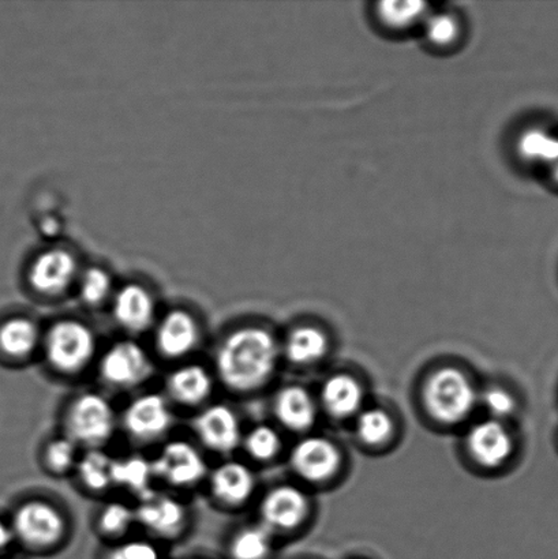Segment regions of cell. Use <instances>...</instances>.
I'll use <instances>...</instances> for the list:
<instances>
[{
  "label": "cell",
  "instance_id": "6da1fadb",
  "mask_svg": "<svg viewBox=\"0 0 558 559\" xmlns=\"http://www.w3.org/2000/svg\"><path fill=\"white\" fill-rule=\"evenodd\" d=\"M277 359V343L270 331L257 325L239 326L217 344L215 372L229 392L251 393L271 380Z\"/></svg>",
  "mask_w": 558,
  "mask_h": 559
},
{
  "label": "cell",
  "instance_id": "7a4b0ae2",
  "mask_svg": "<svg viewBox=\"0 0 558 559\" xmlns=\"http://www.w3.org/2000/svg\"><path fill=\"white\" fill-rule=\"evenodd\" d=\"M41 350L47 365L62 376H79L97 355V337L85 322L60 320L43 334Z\"/></svg>",
  "mask_w": 558,
  "mask_h": 559
},
{
  "label": "cell",
  "instance_id": "3957f363",
  "mask_svg": "<svg viewBox=\"0 0 558 559\" xmlns=\"http://www.w3.org/2000/svg\"><path fill=\"white\" fill-rule=\"evenodd\" d=\"M9 523L15 544L32 551L57 549L68 538L70 527L62 509L43 498L21 502Z\"/></svg>",
  "mask_w": 558,
  "mask_h": 559
},
{
  "label": "cell",
  "instance_id": "277c9868",
  "mask_svg": "<svg viewBox=\"0 0 558 559\" xmlns=\"http://www.w3.org/2000/svg\"><path fill=\"white\" fill-rule=\"evenodd\" d=\"M63 427L64 436L80 448L104 449L117 431L118 416L104 394L82 392L66 408Z\"/></svg>",
  "mask_w": 558,
  "mask_h": 559
},
{
  "label": "cell",
  "instance_id": "5b68a950",
  "mask_svg": "<svg viewBox=\"0 0 558 559\" xmlns=\"http://www.w3.org/2000/svg\"><path fill=\"white\" fill-rule=\"evenodd\" d=\"M424 402L431 418L456 425L467 418L477 403V392L466 374L458 369L437 370L424 389Z\"/></svg>",
  "mask_w": 558,
  "mask_h": 559
},
{
  "label": "cell",
  "instance_id": "8992f818",
  "mask_svg": "<svg viewBox=\"0 0 558 559\" xmlns=\"http://www.w3.org/2000/svg\"><path fill=\"white\" fill-rule=\"evenodd\" d=\"M98 377L114 391L129 392L144 385L155 372L150 353L135 340L115 342L98 359Z\"/></svg>",
  "mask_w": 558,
  "mask_h": 559
},
{
  "label": "cell",
  "instance_id": "52a82bcc",
  "mask_svg": "<svg viewBox=\"0 0 558 559\" xmlns=\"http://www.w3.org/2000/svg\"><path fill=\"white\" fill-rule=\"evenodd\" d=\"M151 462L155 480L174 490L194 489L210 475L200 449L185 440L164 443Z\"/></svg>",
  "mask_w": 558,
  "mask_h": 559
},
{
  "label": "cell",
  "instance_id": "ba28073f",
  "mask_svg": "<svg viewBox=\"0 0 558 559\" xmlns=\"http://www.w3.org/2000/svg\"><path fill=\"white\" fill-rule=\"evenodd\" d=\"M134 511L136 525L157 540H178L186 534L190 524L188 506L168 492H147L139 498Z\"/></svg>",
  "mask_w": 558,
  "mask_h": 559
},
{
  "label": "cell",
  "instance_id": "9c48e42d",
  "mask_svg": "<svg viewBox=\"0 0 558 559\" xmlns=\"http://www.w3.org/2000/svg\"><path fill=\"white\" fill-rule=\"evenodd\" d=\"M174 413L171 402L157 392L139 394L122 414V426L131 440L152 443L162 440L171 430Z\"/></svg>",
  "mask_w": 558,
  "mask_h": 559
},
{
  "label": "cell",
  "instance_id": "30bf717a",
  "mask_svg": "<svg viewBox=\"0 0 558 559\" xmlns=\"http://www.w3.org/2000/svg\"><path fill=\"white\" fill-rule=\"evenodd\" d=\"M193 429L202 447L221 456H229L242 445V425L237 413L223 403L206 405L195 416Z\"/></svg>",
  "mask_w": 558,
  "mask_h": 559
},
{
  "label": "cell",
  "instance_id": "8fae6325",
  "mask_svg": "<svg viewBox=\"0 0 558 559\" xmlns=\"http://www.w3.org/2000/svg\"><path fill=\"white\" fill-rule=\"evenodd\" d=\"M156 353L167 360H182L193 354L201 343V326L186 310H171L155 323Z\"/></svg>",
  "mask_w": 558,
  "mask_h": 559
},
{
  "label": "cell",
  "instance_id": "7c38bea8",
  "mask_svg": "<svg viewBox=\"0 0 558 559\" xmlns=\"http://www.w3.org/2000/svg\"><path fill=\"white\" fill-rule=\"evenodd\" d=\"M206 480L213 500L226 508L245 506L256 491L253 471L237 460H226L218 464L210 471Z\"/></svg>",
  "mask_w": 558,
  "mask_h": 559
},
{
  "label": "cell",
  "instance_id": "4fadbf2b",
  "mask_svg": "<svg viewBox=\"0 0 558 559\" xmlns=\"http://www.w3.org/2000/svg\"><path fill=\"white\" fill-rule=\"evenodd\" d=\"M309 502L302 490L278 486L268 491L260 506L261 524L271 533L297 528L308 514Z\"/></svg>",
  "mask_w": 558,
  "mask_h": 559
},
{
  "label": "cell",
  "instance_id": "5bb4252c",
  "mask_svg": "<svg viewBox=\"0 0 558 559\" xmlns=\"http://www.w3.org/2000/svg\"><path fill=\"white\" fill-rule=\"evenodd\" d=\"M114 321L129 334L150 331L156 323V301L150 290L139 284H128L112 298Z\"/></svg>",
  "mask_w": 558,
  "mask_h": 559
},
{
  "label": "cell",
  "instance_id": "9a60e30c",
  "mask_svg": "<svg viewBox=\"0 0 558 559\" xmlns=\"http://www.w3.org/2000/svg\"><path fill=\"white\" fill-rule=\"evenodd\" d=\"M289 462L300 478L324 481L337 473L342 456L339 449L327 438L309 437L294 447Z\"/></svg>",
  "mask_w": 558,
  "mask_h": 559
},
{
  "label": "cell",
  "instance_id": "2e32d148",
  "mask_svg": "<svg viewBox=\"0 0 558 559\" xmlns=\"http://www.w3.org/2000/svg\"><path fill=\"white\" fill-rule=\"evenodd\" d=\"M79 265L74 255L62 249L49 250L33 262L29 273L32 288L44 296L66 293L74 283Z\"/></svg>",
  "mask_w": 558,
  "mask_h": 559
},
{
  "label": "cell",
  "instance_id": "e0dca14e",
  "mask_svg": "<svg viewBox=\"0 0 558 559\" xmlns=\"http://www.w3.org/2000/svg\"><path fill=\"white\" fill-rule=\"evenodd\" d=\"M430 3L419 0H387L371 8L370 15L377 29L392 37H406L419 33Z\"/></svg>",
  "mask_w": 558,
  "mask_h": 559
},
{
  "label": "cell",
  "instance_id": "ac0fdd59",
  "mask_svg": "<svg viewBox=\"0 0 558 559\" xmlns=\"http://www.w3.org/2000/svg\"><path fill=\"white\" fill-rule=\"evenodd\" d=\"M215 380L206 367L185 364L169 372L166 381L167 399L180 407L195 408L211 399Z\"/></svg>",
  "mask_w": 558,
  "mask_h": 559
},
{
  "label": "cell",
  "instance_id": "d6986e66",
  "mask_svg": "<svg viewBox=\"0 0 558 559\" xmlns=\"http://www.w3.org/2000/svg\"><path fill=\"white\" fill-rule=\"evenodd\" d=\"M467 448L475 462L496 468L511 457L513 440L499 420H485L468 432Z\"/></svg>",
  "mask_w": 558,
  "mask_h": 559
},
{
  "label": "cell",
  "instance_id": "ffe728a7",
  "mask_svg": "<svg viewBox=\"0 0 558 559\" xmlns=\"http://www.w3.org/2000/svg\"><path fill=\"white\" fill-rule=\"evenodd\" d=\"M466 21L455 9H431L426 15L418 35L431 51L448 53L456 51L466 37Z\"/></svg>",
  "mask_w": 558,
  "mask_h": 559
},
{
  "label": "cell",
  "instance_id": "44dd1931",
  "mask_svg": "<svg viewBox=\"0 0 558 559\" xmlns=\"http://www.w3.org/2000/svg\"><path fill=\"white\" fill-rule=\"evenodd\" d=\"M513 153L524 167L549 174L558 166V135L544 126H527L513 140Z\"/></svg>",
  "mask_w": 558,
  "mask_h": 559
},
{
  "label": "cell",
  "instance_id": "7402d4cb",
  "mask_svg": "<svg viewBox=\"0 0 558 559\" xmlns=\"http://www.w3.org/2000/svg\"><path fill=\"white\" fill-rule=\"evenodd\" d=\"M40 328L31 318L16 316L0 323V358L14 364L29 360L41 348Z\"/></svg>",
  "mask_w": 558,
  "mask_h": 559
},
{
  "label": "cell",
  "instance_id": "603a6c76",
  "mask_svg": "<svg viewBox=\"0 0 558 559\" xmlns=\"http://www.w3.org/2000/svg\"><path fill=\"white\" fill-rule=\"evenodd\" d=\"M273 409H275L277 420L288 430L305 431L310 429L316 421L314 400L304 388H283L276 394Z\"/></svg>",
  "mask_w": 558,
  "mask_h": 559
},
{
  "label": "cell",
  "instance_id": "cb8c5ba5",
  "mask_svg": "<svg viewBox=\"0 0 558 559\" xmlns=\"http://www.w3.org/2000/svg\"><path fill=\"white\" fill-rule=\"evenodd\" d=\"M321 400L328 414L335 418H347L357 413L363 405V386L347 374L333 376L322 385Z\"/></svg>",
  "mask_w": 558,
  "mask_h": 559
},
{
  "label": "cell",
  "instance_id": "d4e9b609",
  "mask_svg": "<svg viewBox=\"0 0 558 559\" xmlns=\"http://www.w3.org/2000/svg\"><path fill=\"white\" fill-rule=\"evenodd\" d=\"M153 481L155 475L151 460L141 454L114 459V487L141 498L153 490Z\"/></svg>",
  "mask_w": 558,
  "mask_h": 559
},
{
  "label": "cell",
  "instance_id": "484cf974",
  "mask_svg": "<svg viewBox=\"0 0 558 559\" xmlns=\"http://www.w3.org/2000/svg\"><path fill=\"white\" fill-rule=\"evenodd\" d=\"M85 490L102 495L114 487V457L104 449H87L74 471Z\"/></svg>",
  "mask_w": 558,
  "mask_h": 559
},
{
  "label": "cell",
  "instance_id": "4316f807",
  "mask_svg": "<svg viewBox=\"0 0 558 559\" xmlns=\"http://www.w3.org/2000/svg\"><path fill=\"white\" fill-rule=\"evenodd\" d=\"M327 334L316 326L295 328L284 345V353L295 365L314 364L327 354Z\"/></svg>",
  "mask_w": 558,
  "mask_h": 559
},
{
  "label": "cell",
  "instance_id": "83f0119b",
  "mask_svg": "<svg viewBox=\"0 0 558 559\" xmlns=\"http://www.w3.org/2000/svg\"><path fill=\"white\" fill-rule=\"evenodd\" d=\"M273 549V534L264 525H248L239 528L229 538V559H268Z\"/></svg>",
  "mask_w": 558,
  "mask_h": 559
},
{
  "label": "cell",
  "instance_id": "f1b7e54d",
  "mask_svg": "<svg viewBox=\"0 0 558 559\" xmlns=\"http://www.w3.org/2000/svg\"><path fill=\"white\" fill-rule=\"evenodd\" d=\"M95 524L103 538L123 539L136 525L134 507L122 501L108 502L98 511Z\"/></svg>",
  "mask_w": 558,
  "mask_h": 559
},
{
  "label": "cell",
  "instance_id": "f546056e",
  "mask_svg": "<svg viewBox=\"0 0 558 559\" xmlns=\"http://www.w3.org/2000/svg\"><path fill=\"white\" fill-rule=\"evenodd\" d=\"M79 445L69 437H55L43 448V467L54 476H64L74 473L81 454Z\"/></svg>",
  "mask_w": 558,
  "mask_h": 559
},
{
  "label": "cell",
  "instance_id": "4dcf8cb0",
  "mask_svg": "<svg viewBox=\"0 0 558 559\" xmlns=\"http://www.w3.org/2000/svg\"><path fill=\"white\" fill-rule=\"evenodd\" d=\"M245 452L256 462H270L281 452V436L273 427L259 425L244 435L242 445Z\"/></svg>",
  "mask_w": 558,
  "mask_h": 559
},
{
  "label": "cell",
  "instance_id": "1f68e13d",
  "mask_svg": "<svg viewBox=\"0 0 558 559\" xmlns=\"http://www.w3.org/2000/svg\"><path fill=\"white\" fill-rule=\"evenodd\" d=\"M357 431L360 440L368 443V445H380V443L390 440L393 432V421L385 411L368 409L359 415Z\"/></svg>",
  "mask_w": 558,
  "mask_h": 559
},
{
  "label": "cell",
  "instance_id": "d6a6232c",
  "mask_svg": "<svg viewBox=\"0 0 558 559\" xmlns=\"http://www.w3.org/2000/svg\"><path fill=\"white\" fill-rule=\"evenodd\" d=\"M80 298L87 306H100L112 295V280L100 267H91L80 278Z\"/></svg>",
  "mask_w": 558,
  "mask_h": 559
},
{
  "label": "cell",
  "instance_id": "836d02e7",
  "mask_svg": "<svg viewBox=\"0 0 558 559\" xmlns=\"http://www.w3.org/2000/svg\"><path fill=\"white\" fill-rule=\"evenodd\" d=\"M103 559H162V552L152 540L130 539L112 546Z\"/></svg>",
  "mask_w": 558,
  "mask_h": 559
},
{
  "label": "cell",
  "instance_id": "e575fe53",
  "mask_svg": "<svg viewBox=\"0 0 558 559\" xmlns=\"http://www.w3.org/2000/svg\"><path fill=\"white\" fill-rule=\"evenodd\" d=\"M484 405L491 415L504 418L515 409V400L504 389L494 388L485 393Z\"/></svg>",
  "mask_w": 558,
  "mask_h": 559
},
{
  "label": "cell",
  "instance_id": "d590c367",
  "mask_svg": "<svg viewBox=\"0 0 558 559\" xmlns=\"http://www.w3.org/2000/svg\"><path fill=\"white\" fill-rule=\"evenodd\" d=\"M13 545H15L13 530L8 520L0 519V558L8 557Z\"/></svg>",
  "mask_w": 558,
  "mask_h": 559
},
{
  "label": "cell",
  "instance_id": "8d00e7d4",
  "mask_svg": "<svg viewBox=\"0 0 558 559\" xmlns=\"http://www.w3.org/2000/svg\"><path fill=\"white\" fill-rule=\"evenodd\" d=\"M0 559H11V558H9V557H2V558H0Z\"/></svg>",
  "mask_w": 558,
  "mask_h": 559
},
{
  "label": "cell",
  "instance_id": "74e56055",
  "mask_svg": "<svg viewBox=\"0 0 558 559\" xmlns=\"http://www.w3.org/2000/svg\"><path fill=\"white\" fill-rule=\"evenodd\" d=\"M191 559H204V558H191Z\"/></svg>",
  "mask_w": 558,
  "mask_h": 559
}]
</instances>
